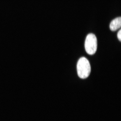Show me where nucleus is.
<instances>
[{"label": "nucleus", "mask_w": 121, "mask_h": 121, "mask_svg": "<svg viewBox=\"0 0 121 121\" xmlns=\"http://www.w3.org/2000/svg\"><path fill=\"white\" fill-rule=\"evenodd\" d=\"M84 47L87 54L90 55L95 54L97 48V40L95 35L90 33L87 36Z\"/></svg>", "instance_id": "f03ea898"}, {"label": "nucleus", "mask_w": 121, "mask_h": 121, "mask_svg": "<svg viewBox=\"0 0 121 121\" xmlns=\"http://www.w3.org/2000/svg\"><path fill=\"white\" fill-rule=\"evenodd\" d=\"M121 26V17H118L113 20L111 22L110 25V28L111 31H114L120 28Z\"/></svg>", "instance_id": "7ed1b4c3"}, {"label": "nucleus", "mask_w": 121, "mask_h": 121, "mask_svg": "<svg viewBox=\"0 0 121 121\" xmlns=\"http://www.w3.org/2000/svg\"><path fill=\"white\" fill-rule=\"evenodd\" d=\"M77 70L79 78L82 79L88 78L91 71L90 64L88 60L84 57L80 58L77 63Z\"/></svg>", "instance_id": "f257e3e1"}, {"label": "nucleus", "mask_w": 121, "mask_h": 121, "mask_svg": "<svg viewBox=\"0 0 121 121\" xmlns=\"http://www.w3.org/2000/svg\"><path fill=\"white\" fill-rule=\"evenodd\" d=\"M117 36L118 38V39L119 40V41H121V30H119V31L118 32L117 35Z\"/></svg>", "instance_id": "20e7f679"}]
</instances>
